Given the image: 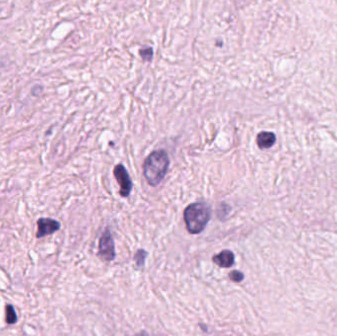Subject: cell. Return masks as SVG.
Listing matches in <instances>:
<instances>
[{"label": "cell", "mask_w": 337, "mask_h": 336, "mask_svg": "<svg viewBox=\"0 0 337 336\" xmlns=\"http://www.w3.org/2000/svg\"><path fill=\"white\" fill-rule=\"evenodd\" d=\"M100 254L106 261H112L114 258L113 242L109 230H106L100 239Z\"/></svg>", "instance_id": "obj_5"}, {"label": "cell", "mask_w": 337, "mask_h": 336, "mask_svg": "<svg viewBox=\"0 0 337 336\" xmlns=\"http://www.w3.org/2000/svg\"><path fill=\"white\" fill-rule=\"evenodd\" d=\"M6 322L9 325H13L17 322V315L16 312L11 305L6 306Z\"/></svg>", "instance_id": "obj_8"}, {"label": "cell", "mask_w": 337, "mask_h": 336, "mask_svg": "<svg viewBox=\"0 0 337 336\" xmlns=\"http://www.w3.org/2000/svg\"><path fill=\"white\" fill-rule=\"evenodd\" d=\"M276 142V136L273 132L262 131L257 136V144L261 149H269Z\"/></svg>", "instance_id": "obj_6"}, {"label": "cell", "mask_w": 337, "mask_h": 336, "mask_svg": "<svg viewBox=\"0 0 337 336\" xmlns=\"http://www.w3.org/2000/svg\"><path fill=\"white\" fill-rule=\"evenodd\" d=\"M139 54L144 61L151 62L152 59H153V48L151 46L143 47L139 50Z\"/></svg>", "instance_id": "obj_9"}, {"label": "cell", "mask_w": 337, "mask_h": 336, "mask_svg": "<svg viewBox=\"0 0 337 336\" xmlns=\"http://www.w3.org/2000/svg\"><path fill=\"white\" fill-rule=\"evenodd\" d=\"M229 277L233 280V281H236V282H241L243 279H244V274L239 272V271H233L232 273H230Z\"/></svg>", "instance_id": "obj_10"}, {"label": "cell", "mask_w": 337, "mask_h": 336, "mask_svg": "<svg viewBox=\"0 0 337 336\" xmlns=\"http://www.w3.org/2000/svg\"><path fill=\"white\" fill-rule=\"evenodd\" d=\"M113 176L120 187V195L127 197L132 189V182L126 168L122 164H117L113 169Z\"/></svg>", "instance_id": "obj_3"}, {"label": "cell", "mask_w": 337, "mask_h": 336, "mask_svg": "<svg viewBox=\"0 0 337 336\" xmlns=\"http://www.w3.org/2000/svg\"><path fill=\"white\" fill-rule=\"evenodd\" d=\"M234 261H235L234 255L230 251H223L213 259V262L216 264L225 268L231 267L234 264Z\"/></svg>", "instance_id": "obj_7"}, {"label": "cell", "mask_w": 337, "mask_h": 336, "mask_svg": "<svg viewBox=\"0 0 337 336\" xmlns=\"http://www.w3.org/2000/svg\"><path fill=\"white\" fill-rule=\"evenodd\" d=\"M211 217L210 207L203 202L191 203L185 209L184 218L187 230L191 234L202 232Z\"/></svg>", "instance_id": "obj_2"}, {"label": "cell", "mask_w": 337, "mask_h": 336, "mask_svg": "<svg viewBox=\"0 0 337 336\" xmlns=\"http://www.w3.org/2000/svg\"><path fill=\"white\" fill-rule=\"evenodd\" d=\"M60 229V223L50 218H40L37 220V238L40 239L51 235Z\"/></svg>", "instance_id": "obj_4"}, {"label": "cell", "mask_w": 337, "mask_h": 336, "mask_svg": "<svg viewBox=\"0 0 337 336\" xmlns=\"http://www.w3.org/2000/svg\"><path fill=\"white\" fill-rule=\"evenodd\" d=\"M170 165L169 155L165 150L150 153L143 163V175L151 187H158L167 175Z\"/></svg>", "instance_id": "obj_1"}]
</instances>
